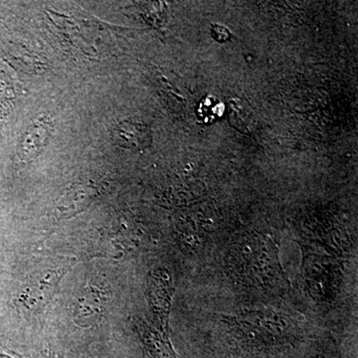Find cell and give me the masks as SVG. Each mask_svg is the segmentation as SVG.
Wrapping results in <instances>:
<instances>
[{"mask_svg":"<svg viewBox=\"0 0 358 358\" xmlns=\"http://www.w3.org/2000/svg\"><path fill=\"white\" fill-rule=\"evenodd\" d=\"M110 138L120 147L141 150L150 147L152 133L150 127L143 122L124 121L113 128Z\"/></svg>","mask_w":358,"mask_h":358,"instance_id":"obj_1","label":"cell"},{"mask_svg":"<svg viewBox=\"0 0 358 358\" xmlns=\"http://www.w3.org/2000/svg\"><path fill=\"white\" fill-rule=\"evenodd\" d=\"M53 129L51 120L41 117L33 122L26 129L18 145V155L21 159L30 160L42 152Z\"/></svg>","mask_w":358,"mask_h":358,"instance_id":"obj_2","label":"cell"},{"mask_svg":"<svg viewBox=\"0 0 358 358\" xmlns=\"http://www.w3.org/2000/svg\"><path fill=\"white\" fill-rule=\"evenodd\" d=\"M103 301L105 296L99 289L92 287L83 289L73 305L75 320L81 324H91L92 322H96L102 313Z\"/></svg>","mask_w":358,"mask_h":358,"instance_id":"obj_3","label":"cell"},{"mask_svg":"<svg viewBox=\"0 0 358 358\" xmlns=\"http://www.w3.org/2000/svg\"><path fill=\"white\" fill-rule=\"evenodd\" d=\"M96 194V189L94 186L75 185L61 200L57 207V212L64 217L74 215L77 212L84 210L95 199Z\"/></svg>","mask_w":358,"mask_h":358,"instance_id":"obj_4","label":"cell"},{"mask_svg":"<svg viewBox=\"0 0 358 358\" xmlns=\"http://www.w3.org/2000/svg\"><path fill=\"white\" fill-rule=\"evenodd\" d=\"M57 273L52 272V271H49V272L41 275V277L33 280L31 289L29 292L30 299L39 303L45 299L50 298L51 293L54 291V287L57 284Z\"/></svg>","mask_w":358,"mask_h":358,"instance_id":"obj_5","label":"cell"},{"mask_svg":"<svg viewBox=\"0 0 358 358\" xmlns=\"http://www.w3.org/2000/svg\"><path fill=\"white\" fill-rule=\"evenodd\" d=\"M229 107L230 122L234 124L235 128L242 131V133L251 131L253 114L249 107L237 100L230 102Z\"/></svg>","mask_w":358,"mask_h":358,"instance_id":"obj_6","label":"cell"},{"mask_svg":"<svg viewBox=\"0 0 358 358\" xmlns=\"http://www.w3.org/2000/svg\"><path fill=\"white\" fill-rule=\"evenodd\" d=\"M212 35L214 39L217 40L218 42H226L230 39V33L226 29L225 27L220 25H214L212 28Z\"/></svg>","mask_w":358,"mask_h":358,"instance_id":"obj_7","label":"cell"},{"mask_svg":"<svg viewBox=\"0 0 358 358\" xmlns=\"http://www.w3.org/2000/svg\"><path fill=\"white\" fill-rule=\"evenodd\" d=\"M49 358H62V357H57V355H52V357H50Z\"/></svg>","mask_w":358,"mask_h":358,"instance_id":"obj_8","label":"cell"},{"mask_svg":"<svg viewBox=\"0 0 358 358\" xmlns=\"http://www.w3.org/2000/svg\"><path fill=\"white\" fill-rule=\"evenodd\" d=\"M0 358H9V357H0Z\"/></svg>","mask_w":358,"mask_h":358,"instance_id":"obj_9","label":"cell"}]
</instances>
